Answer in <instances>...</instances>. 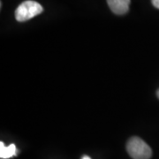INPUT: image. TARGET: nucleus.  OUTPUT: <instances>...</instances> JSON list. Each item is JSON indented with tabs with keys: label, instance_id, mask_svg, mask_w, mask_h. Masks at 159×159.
Returning <instances> with one entry per match:
<instances>
[{
	"label": "nucleus",
	"instance_id": "obj_1",
	"mask_svg": "<svg viewBox=\"0 0 159 159\" xmlns=\"http://www.w3.org/2000/svg\"><path fill=\"white\" fill-rule=\"evenodd\" d=\"M126 150L134 159H149L152 156L151 148L139 137H132L128 140Z\"/></svg>",
	"mask_w": 159,
	"mask_h": 159
},
{
	"label": "nucleus",
	"instance_id": "obj_2",
	"mask_svg": "<svg viewBox=\"0 0 159 159\" xmlns=\"http://www.w3.org/2000/svg\"><path fill=\"white\" fill-rule=\"evenodd\" d=\"M43 11V6L34 0H27L22 2L15 10V19L19 22L27 21L35 17Z\"/></svg>",
	"mask_w": 159,
	"mask_h": 159
},
{
	"label": "nucleus",
	"instance_id": "obj_3",
	"mask_svg": "<svg viewBox=\"0 0 159 159\" xmlns=\"http://www.w3.org/2000/svg\"><path fill=\"white\" fill-rule=\"evenodd\" d=\"M131 0H107L110 9L117 15H124L129 11Z\"/></svg>",
	"mask_w": 159,
	"mask_h": 159
},
{
	"label": "nucleus",
	"instance_id": "obj_4",
	"mask_svg": "<svg viewBox=\"0 0 159 159\" xmlns=\"http://www.w3.org/2000/svg\"><path fill=\"white\" fill-rule=\"evenodd\" d=\"M17 155V148L14 144H11L8 147L5 146L4 142H0V157L2 159L11 158Z\"/></svg>",
	"mask_w": 159,
	"mask_h": 159
},
{
	"label": "nucleus",
	"instance_id": "obj_5",
	"mask_svg": "<svg viewBox=\"0 0 159 159\" xmlns=\"http://www.w3.org/2000/svg\"><path fill=\"white\" fill-rule=\"evenodd\" d=\"M151 3L157 9H159V0H151Z\"/></svg>",
	"mask_w": 159,
	"mask_h": 159
},
{
	"label": "nucleus",
	"instance_id": "obj_6",
	"mask_svg": "<svg viewBox=\"0 0 159 159\" xmlns=\"http://www.w3.org/2000/svg\"><path fill=\"white\" fill-rule=\"evenodd\" d=\"M80 159H91V158L89 157V156H82Z\"/></svg>",
	"mask_w": 159,
	"mask_h": 159
},
{
	"label": "nucleus",
	"instance_id": "obj_7",
	"mask_svg": "<svg viewBox=\"0 0 159 159\" xmlns=\"http://www.w3.org/2000/svg\"><path fill=\"white\" fill-rule=\"evenodd\" d=\"M157 97L159 98V89H157Z\"/></svg>",
	"mask_w": 159,
	"mask_h": 159
}]
</instances>
